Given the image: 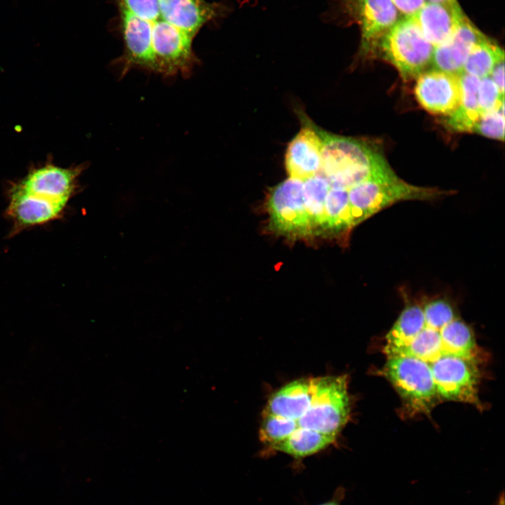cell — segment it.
Listing matches in <instances>:
<instances>
[{
    "mask_svg": "<svg viewBox=\"0 0 505 505\" xmlns=\"http://www.w3.org/2000/svg\"><path fill=\"white\" fill-rule=\"evenodd\" d=\"M402 18L413 17L426 3L425 0H391Z\"/></svg>",
    "mask_w": 505,
    "mask_h": 505,
    "instance_id": "obj_23",
    "label": "cell"
},
{
    "mask_svg": "<svg viewBox=\"0 0 505 505\" xmlns=\"http://www.w3.org/2000/svg\"><path fill=\"white\" fill-rule=\"evenodd\" d=\"M448 194L436 188L417 187L400 178L387 182L368 181L348 190L352 227L396 202L429 200Z\"/></svg>",
    "mask_w": 505,
    "mask_h": 505,
    "instance_id": "obj_7",
    "label": "cell"
},
{
    "mask_svg": "<svg viewBox=\"0 0 505 505\" xmlns=\"http://www.w3.org/2000/svg\"><path fill=\"white\" fill-rule=\"evenodd\" d=\"M466 17L457 0L426 2L413 16L434 47L445 41Z\"/></svg>",
    "mask_w": 505,
    "mask_h": 505,
    "instance_id": "obj_15",
    "label": "cell"
},
{
    "mask_svg": "<svg viewBox=\"0 0 505 505\" xmlns=\"http://www.w3.org/2000/svg\"><path fill=\"white\" fill-rule=\"evenodd\" d=\"M504 95V58L500 59L494 66L489 76Z\"/></svg>",
    "mask_w": 505,
    "mask_h": 505,
    "instance_id": "obj_24",
    "label": "cell"
},
{
    "mask_svg": "<svg viewBox=\"0 0 505 505\" xmlns=\"http://www.w3.org/2000/svg\"><path fill=\"white\" fill-rule=\"evenodd\" d=\"M486 36L466 17L454 32L434 47L432 69L460 75L465 61L473 48Z\"/></svg>",
    "mask_w": 505,
    "mask_h": 505,
    "instance_id": "obj_14",
    "label": "cell"
},
{
    "mask_svg": "<svg viewBox=\"0 0 505 505\" xmlns=\"http://www.w3.org/2000/svg\"><path fill=\"white\" fill-rule=\"evenodd\" d=\"M460 75L434 69L425 71L416 79L414 92L417 102L431 114L445 117L451 115L462 100Z\"/></svg>",
    "mask_w": 505,
    "mask_h": 505,
    "instance_id": "obj_9",
    "label": "cell"
},
{
    "mask_svg": "<svg viewBox=\"0 0 505 505\" xmlns=\"http://www.w3.org/2000/svg\"><path fill=\"white\" fill-rule=\"evenodd\" d=\"M351 399L346 375L314 378L311 401L295 422L298 429L337 438L348 422Z\"/></svg>",
    "mask_w": 505,
    "mask_h": 505,
    "instance_id": "obj_4",
    "label": "cell"
},
{
    "mask_svg": "<svg viewBox=\"0 0 505 505\" xmlns=\"http://www.w3.org/2000/svg\"><path fill=\"white\" fill-rule=\"evenodd\" d=\"M462 100L457 110L445 119V125L454 132H472L481 116L478 104V88L480 79L462 73L460 75Z\"/></svg>",
    "mask_w": 505,
    "mask_h": 505,
    "instance_id": "obj_16",
    "label": "cell"
},
{
    "mask_svg": "<svg viewBox=\"0 0 505 505\" xmlns=\"http://www.w3.org/2000/svg\"><path fill=\"white\" fill-rule=\"evenodd\" d=\"M426 2H438V1H443L447 0H425Z\"/></svg>",
    "mask_w": 505,
    "mask_h": 505,
    "instance_id": "obj_27",
    "label": "cell"
},
{
    "mask_svg": "<svg viewBox=\"0 0 505 505\" xmlns=\"http://www.w3.org/2000/svg\"><path fill=\"white\" fill-rule=\"evenodd\" d=\"M82 168H65L52 164L34 168L13 188L67 205L78 188Z\"/></svg>",
    "mask_w": 505,
    "mask_h": 505,
    "instance_id": "obj_10",
    "label": "cell"
},
{
    "mask_svg": "<svg viewBox=\"0 0 505 505\" xmlns=\"http://www.w3.org/2000/svg\"><path fill=\"white\" fill-rule=\"evenodd\" d=\"M322 140L319 174L330 187L349 190L368 181L399 179L382 152L364 140L334 135L314 124Z\"/></svg>",
    "mask_w": 505,
    "mask_h": 505,
    "instance_id": "obj_2",
    "label": "cell"
},
{
    "mask_svg": "<svg viewBox=\"0 0 505 505\" xmlns=\"http://www.w3.org/2000/svg\"><path fill=\"white\" fill-rule=\"evenodd\" d=\"M159 8L169 23L194 38L205 25L230 11L225 4L206 0H159Z\"/></svg>",
    "mask_w": 505,
    "mask_h": 505,
    "instance_id": "obj_12",
    "label": "cell"
},
{
    "mask_svg": "<svg viewBox=\"0 0 505 505\" xmlns=\"http://www.w3.org/2000/svg\"><path fill=\"white\" fill-rule=\"evenodd\" d=\"M328 180L318 173L303 180V198L311 234L323 231L324 203L329 190Z\"/></svg>",
    "mask_w": 505,
    "mask_h": 505,
    "instance_id": "obj_18",
    "label": "cell"
},
{
    "mask_svg": "<svg viewBox=\"0 0 505 505\" xmlns=\"http://www.w3.org/2000/svg\"><path fill=\"white\" fill-rule=\"evenodd\" d=\"M503 58L504 50L486 36L470 51L463 67V73L480 79L488 76L495 64Z\"/></svg>",
    "mask_w": 505,
    "mask_h": 505,
    "instance_id": "obj_20",
    "label": "cell"
},
{
    "mask_svg": "<svg viewBox=\"0 0 505 505\" xmlns=\"http://www.w3.org/2000/svg\"><path fill=\"white\" fill-rule=\"evenodd\" d=\"M383 352L426 363L441 401H465L478 389L483 354L471 328L459 316L433 325L426 323L422 307L407 304L386 335Z\"/></svg>",
    "mask_w": 505,
    "mask_h": 505,
    "instance_id": "obj_1",
    "label": "cell"
},
{
    "mask_svg": "<svg viewBox=\"0 0 505 505\" xmlns=\"http://www.w3.org/2000/svg\"><path fill=\"white\" fill-rule=\"evenodd\" d=\"M381 374L397 391L410 415L429 413L441 402L429 368L419 359L386 356Z\"/></svg>",
    "mask_w": 505,
    "mask_h": 505,
    "instance_id": "obj_5",
    "label": "cell"
},
{
    "mask_svg": "<svg viewBox=\"0 0 505 505\" xmlns=\"http://www.w3.org/2000/svg\"><path fill=\"white\" fill-rule=\"evenodd\" d=\"M318 505H341L340 501L338 497L333 498L331 500L327 501L325 502L321 503Z\"/></svg>",
    "mask_w": 505,
    "mask_h": 505,
    "instance_id": "obj_25",
    "label": "cell"
},
{
    "mask_svg": "<svg viewBox=\"0 0 505 505\" xmlns=\"http://www.w3.org/2000/svg\"><path fill=\"white\" fill-rule=\"evenodd\" d=\"M67 206L12 187L6 210L7 217L13 224L12 235L61 218Z\"/></svg>",
    "mask_w": 505,
    "mask_h": 505,
    "instance_id": "obj_13",
    "label": "cell"
},
{
    "mask_svg": "<svg viewBox=\"0 0 505 505\" xmlns=\"http://www.w3.org/2000/svg\"><path fill=\"white\" fill-rule=\"evenodd\" d=\"M433 50L414 18H401L359 56L391 64L409 81L431 66Z\"/></svg>",
    "mask_w": 505,
    "mask_h": 505,
    "instance_id": "obj_3",
    "label": "cell"
},
{
    "mask_svg": "<svg viewBox=\"0 0 505 505\" xmlns=\"http://www.w3.org/2000/svg\"><path fill=\"white\" fill-rule=\"evenodd\" d=\"M351 227L348 190L330 186L324 203L323 231L339 232Z\"/></svg>",
    "mask_w": 505,
    "mask_h": 505,
    "instance_id": "obj_19",
    "label": "cell"
},
{
    "mask_svg": "<svg viewBox=\"0 0 505 505\" xmlns=\"http://www.w3.org/2000/svg\"><path fill=\"white\" fill-rule=\"evenodd\" d=\"M336 439L316 431L298 429L288 438L271 448L294 458L302 459L327 448L334 443Z\"/></svg>",
    "mask_w": 505,
    "mask_h": 505,
    "instance_id": "obj_17",
    "label": "cell"
},
{
    "mask_svg": "<svg viewBox=\"0 0 505 505\" xmlns=\"http://www.w3.org/2000/svg\"><path fill=\"white\" fill-rule=\"evenodd\" d=\"M478 104L481 114L504 104V95L488 76L480 79L478 88Z\"/></svg>",
    "mask_w": 505,
    "mask_h": 505,
    "instance_id": "obj_22",
    "label": "cell"
},
{
    "mask_svg": "<svg viewBox=\"0 0 505 505\" xmlns=\"http://www.w3.org/2000/svg\"><path fill=\"white\" fill-rule=\"evenodd\" d=\"M272 230L289 236L311 235L303 198V181L290 177L269 193L267 203Z\"/></svg>",
    "mask_w": 505,
    "mask_h": 505,
    "instance_id": "obj_8",
    "label": "cell"
},
{
    "mask_svg": "<svg viewBox=\"0 0 505 505\" xmlns=\"http://www.w3.org/2000/svg\"><path fill=\"white\" fill-rule=\"evenodd\" d=\"M327 22L356 24L361 32L358 55L392 27L402 17L391 0H328Z\"/></svg>",
    "mask_w": 505,
    "mask_h": 505,
    "instance_id": "obj_6",
    "label": "cell"
},
{
    "mask_svg": "<svg viewBox=\"0 0 505 505\" xmlns=\"http://www.w3.org/2000/svg\"><path fill=\"white\" fill-rule=\"evenodd\" d=\"M504 104L481 115L472 132L483 136L504 141Z\"/></svg>",
    "mask_w": 505,
    "mask_h": 505,
    "instance_id": "obj_21",
    "label": "cell"
},
{
    "mask_svg": "<svg viewBox=\"0 0 505 505\" xmlns=\"http://www.w3.org/2000/svg\"><path fill=\"white\" fill-rule=\"evenodd\" d=\"M299 118L303 127L288 145L285 165L290 177L303 181L319 173L323 144L314 123L303 113Z\"/></svg>",
    "mask_w": 505,
    "mask_h": 505,
    "instance_id": "obj_11",
    "label": "cell"
},
{
    "mask_svg": "<svg viewBox=\"0 0 505 505\" xmlns=\"http://www.w3.org/2000/svg\"><path fill=\"white\" fill-rule=\"evenodd\" d=\"M496 505H505L504 504V492H502L498 499L497 503Z\"/></svg>",
    "mask_w": 505,
    "mask_h": 505,
    "instance_id": "obj_26",
    "label": "cell"
}]
</instances>
